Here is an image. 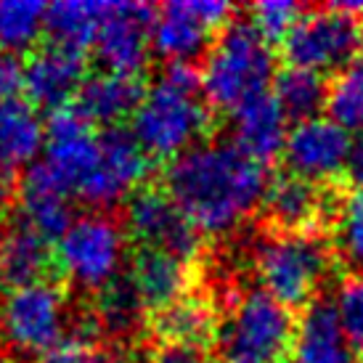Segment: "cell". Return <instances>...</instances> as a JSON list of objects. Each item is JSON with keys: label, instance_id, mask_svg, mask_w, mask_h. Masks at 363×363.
Here are the masks:
<instances>
[{"label": "cell", "instance_id": "cell-1", "mask_svg": "<svg viewBox=\"0 0 363 363\" xmlns=\"http://www.w3.org/2000/svg\"><path fill=\"white\" fill-rule=\"evenodd\" d=\"M271 175L236 143H202L167 164L164 189L202 233L233 231L265 199Z\"/></svg>", "mask_w": 363, "mask_h": 363}, {"label": "cell", "instance_id": "cell-2", "mask_svg": "<svg viewBox=\"0 0 363 363\" xmlns=\"http://www.w3.org/2000/svg\"><path fill=\"white\" fill-rule=\"evenodd\" d=\"M276 77L273 45L250 21L233 19L204 56L202 96L210 109H236L250 96L268 91Z\"/></svg>", "mask_w": 363, "mask_h": 363}, {"label": "cell", "instance_id": "cell-3", "mask_svg": "<svg viewBox=\"0 0 363 363\" xmlns=\"http://www.w3.org/2000/svg\"><path fill=\"white\" fill-rule=\"evenodd\" d=\"M332 265L329 242L313 233H276L260 239L255 250V268L262 289L284 308H308L315 300L323 276Z\"/></svg>", "mask_w": 363, "mask_h": 363}, {"label": "cell", "instance_id": "cell-4", "mask_svg": "<svg viewBox=\"0 0 363 363\" xmlns=\"http://www.w3.org/2000/svg\"><path fill=\"white\" fill-rule=\"evenodd\" d=\"M297 318L265 289H250L220 323V363H286L292 355Z\"/></svg>", "mask_w": 363, "mask_h": 363}, {"label": "cell", "instance_id": "cell-5", "mask_svg": "<svg viewBox=\"0 0 363 363\" xmlns=\"http://www.w3.org/2000/svg\"><path fill=\"white\" fill-rule=\"evenodd\" d=\"M210 125L212 114L207 101L157 80L130 120V130L152 160L172 162L189 152V146L202 138Z\"/></svg>", "mask_w": 363, "mask_h": 363}, {"label": "cell", "instance_id": "cell-6", "mask_svg": "<svg viewBox=\"0 0 363 363\" xmlns=\"http://www.w3.org/2000/svg\"><path fill=\"white\" fill-rule=\"evenodd\" d=\"M286 67L311 69L326 74L345 69L355 56L363 53V19L345 13L334 6H323L294 24L281 43Z\"/></svg>", "mask_w": 363, "mask_h": 363}, {"label": "cell", "instance_id": "cell-7", "mask_svg": "<svg viewBox=\"0 0 363 363\" xmlns=\"http://www.w3.org/2000/svg\"><path fill=\"white\" fill-rule=\"evenodd\" d=\"M125 233L133 247L164 250L194 262L202 252V231L175 204L164 186L143 183L128 196Z\"/></svg>", "mask_w": 363, "mask_h": 363}, {"label": "cell", "instance_id": "cell-8", "mask_svg": "<svg viewBox=\"0 0 363 363\" xmlns=\"http://www.w3.org/2000/svg\"><path fill=\"white\" fill-rule=\"evenodd\" d=\"M64 289L56 284H35L9 289L0 311V326L13 347L24 353H53L64 345L69 313L64 311Z\"/></svg>", "mask_w": 363, "mask_h": 363}, {"label": "cell", "instance_id": "cell-9", "mask_svg": "<svg viewBox=\"0 0 363 363\" xmlns=\"http://www.w3.org/2000/svg\"><path fill=\"white\" fill-rule=\"evenodd\" d=\"M236 13L231 3L223 0H178L160 6V16L152 32V45L162 59L191 61L207 56L212 38L231 24Z\"/></svg>", "mask_w": 363, "mask_h": 363}, {"label": "cell", "instance_id": "cell-10", "mask_svg": "<svg viewBox=\"0 0 363 363\" xmlns=\"http://www.w3.org/2000/svg\"><path fill=\"white\" fill-rule=\"evenodd\" d=\"M122 244L120 225L104 215H85L74 220L59 242L67 279H74L88 292H101L117 276Z\"/></svg>", "mask_w": 363, "mask_h": 363}, {"label": "cell", "instance_id": "cell-11", "mask_svg": "<svg viewBox=\"0 0 363 363\" xmlns=\"http://www.w3.org/2000/svg\"><path fill=\"white\" fill-rule=\"evenodd\" d=\"M99 164L91 178L82 183L77 194L93 207H109L141 189L146 175L152 172V157L143 152L130 128L117 125L99 133Z\"/></svg>", "mask_w": 363, "mask_h": 363}, {"label": "cell", "instance_id": "cell-12", "mask_svg": "<svg viewBox=\"0 0 363 363\" xmlns=\"http://www.w3.org/2000/svg\"><path fill=\"white\" fill-rule=\"evenodd\" d=\"M157 16L160 9L149 3H111L93 43L96 59L111 74L143 77Z\"/></svg>", "mask_w": 363, "mask_h": 363}, {"label": "cell", "instance_id": "cell-13", "mask_svg": "<svg viewBox=\"0 0 363 363\" xmlns=\"http://www.w3.org/2000/svg\"><path fill=\"white\" fill-rule=\"evenodd\" d=\"M88 72V53L38 43L24 59V96L38 111H59L69 106Z\"/></svg>", "mask_w": 363, "mask_h": 363}, {"label": "cell", "instance_id": "cell-14", "mask_svg": "<svg viewBox=\"0 0 363 363\" xmlns=\"http://www.w3.org/2000/svg\"><path fill=\"white\" fill-rule=\"evenodd\" d=\"M350 143L353 138L345 128H340L329 117H315L294 125L289 130L284 146V162L289 172L305 181H332L340 172H345Z\"/></svg>", "mask_w": 363, "mask_h": 363}, {"label": "cell", "instance_id": "cell-15", "mask_svg": "<svg viewBox=\"0 0 363 363\" xmlns=\"http://www.w3.org/2000/svg\"><path fill=\"white\" fill-rule=\"evenodd\" d=\"M67 273L61 265L59 247L45 242L27 223L13 220L0 231V284L6 289H21L35 284H61Z\"/></svg>", "mask_w": 363, "mask_h": 363}, {"label": "cell", "instance_id": "cell-16", "mask_svg": "<svg viewBox=\"0 0 363 363\" xmlns=\"http://www.w3.org/2000/svg\"><path fill=\"white\" fill-rule=\"evenodd\" d=\"M101 157L99 133L72 109L53 111L45 125V162L61 175V181L77 194L82 183L91 178Z\"/></svg>", "mask_w": 363, "mask_h": 363}, {"label": "cell", "instance_id": "cell-17", "mask_svg": "<svg viewBox=\"0 0 363 363\" xmlns=\"http://www.w3.org/2000/svg\"><path fill=\"white\" fill-rule=\"evenodd\" d=\"M146 80L143 77H128V74H91L85 77L80 91L72 99V109L80 114L93 128H117L125 120H133L146 99Z\"/></svg>", "mask_w": 363, "mask_h": 363}, {"label": "cell", "instance_id": "cell-18", "mask_svg": "<svg viewBox=\"0 0 363 363\" xmlns=\"http://www.w3.org/2000/svg\"><path fill=\"white\" fill-rule=\"evenodd\" d=\"M262 210L276 233H313L329 207L318 183L284 170L276 172L268 183Z\"/></svg>", "mask_w": 363, "mask_h": 363}, {"label": "cell", "instance_id": "cell-19", "mask_svg": "<svg viewBox=\"0 0 363 363\" xmlns=\"http://www.w3.org/2000/svg\"><path fill=\"white\" fill-rule=\"evenodd\" d=\"M286 122L289 117L284 114L273 91L250 96L247 101H242L231 111L233 143L255 162L271 164L284 154V146L289 138Z\"/></svg>", "mask_w": 363, "mask_h": 363}, {"label": "cell", "instance_id": "cell-20", "mask_svg": "<svg viewBox=\"0 0 363 363\" xmlns=\"http://www.w3.org/2000/svg\"><path fill=\"white\" fill-rule=\"evenodd\" d=\"M128 271L149 315L194 292V262L164 250L133 247Z\"/></svg>", "mask_w": 363, "mask_h": 363}, {"label": "cell", "instance_id": "cell-21", "mask_svg": "<svg viewBox=\"0 0 363 363\" xmlns=\"http://www.w3.org/2000/svg\"><path fill=\"white\" fill-rule=\"evenodd\" d=\"M292 363H355V353L345 340L334 303L315 297L297 318Z\"/></svg>", "mask_w": 363, "mask_h": 363}, {"label": "cell", "instance_id": "cell-22", "mask_svg": "<svg viewBox=\"0 0 363 363\" xmlns=\"http://www.w3.org/2000/svg\"><path fill=\"white\" fill-rule=\"evenodd\" d=\"M149 332L154 342H175L194 345V347H210L218 340L220 321L212 308V300L199 292H189L178 303L167 305L149 315Z\"/></svg>", "mask_w": 363, "mask_h": 363}, {"label": "cell", "instance_id": "cell-23", "mask_svg": "<svg viewBox=\"0 0 363 363\" xmlns=\"http://www.w3.org/2000/svg\"><path fill=\"white\" fill-rule=\"evenodd\" d=\"M45 128L27 99L0 104V175H19V167L40 152Z\"/></svg>", "mask_w": 363, "mask_h": 363}, {"label": "cell", "instance_id": "cell-24", "mask_svg": "<svg viewBox=\"0 0 363 363\" xmlns=\"http://www.w3.org/2000/svg\"><path fill=\"white\" fill-rule=\"evenodd\" d=\"M93 313L101 326V334L111 340H130L135 332H141L146 326V308L133 284L130 271L117 273L101 292H96Z\"/></svg>", "mask_w": 363, "mask_h": 363}, {"label": "cell", "instance_id": "cell-25", "mask_svg": "<svg viewBox=\"0 0 363 363\" xmlns=\"http://www.w3.org/2000/svg\"><path fill=\"white\" fill-rule=\"evenodd\" d=\"M111 3H53L45 9V35L48 43H56L61 48L88 53L96 43L99 27L106 19Z\"/></svg>", "mask_w": 363, "mask_h": 363}, {"label": "cell", "instance_id": "cell-26", "mask_svg": "<svg viewBox=\"0 0 363 363\" xmlns=\"http://www.w3.org/2000/svg\"><path fill=\"white\" fill-rule=\"evenodd\" d=\"M273 96L281 104L284 114L294 120V125L315 120L318 111L326 109L329 82L323 74L297 67H284L273 77Z\"/></svg>", "mask_w": 363, "mask_h": 363}, {"label": "cell", "instance_id": "cell-27", "mask_svg": "<svg viewBox=\"0 0 363 363\" xmlns=\"http://www.w3.org/2000/svg\"><path fill=\"white\" fill-rule=\"evenodd\" d=\"M326 114L347 133L363 130V53L329 80Z\"/></svg>", "mask_w": 363, "mask_h": 363}, {"label": "cell", "instance_id": "cell-28", "mask_svg": "<svg viewBox=\"0 0 363 363\" xmlns=\"http://www.w3.org/2000/svg\"><path fill=\"white\" fill-rule=\"evenodd\" d=\"M45 9L43 3H21L3 0L0 3V51L16 53L21 48H35L40 30H45Z\"/></svg>", "mask_w": 363, "mask_h": 363}, {"label": "cell", "instance_id": "cell-29", "mask_svg": "<svg viewBox=\"0 0 363 363\" xmlns=\"http://www.w3.org/2000/svg\"><path fill=\"white\" fill-rule=\"evenodd\" d=\"M16 207L21 210V220L27 223L32 231L40 233L45 242L59 244L72 228L69 202L64 196L19 191V204Z\"/></svg>", "mask_w": 363, "mask_h": 363}, {"label": "cell", "instance_id": "cell-30", "mask_svg": "<svg viewBox=\"0 0 363 363\" xmlns=\"http://www.w3.org/2000/svg\"><path fill=\"white\" fill-rule=\"evenodd\" d=\"M305 16V9L289 0H262L250 6V24L260 32L265 40L276 45L284 43L286 35L294 30V24Z\"/></svg>", "mask_w": 363, "mask_h": 363}, {"label": "cell", "instance_id": "cell-31", "mask_svg": "<svg viewBox=\"0 0 363 363\" xmlns=\"http://www.w3.org/2000/svg\"><path fill=\"white\" fill-rule=\"evenodd\" d=\"M337 252L355 276H363V189L353 191L337 220Z\"/></svg>", "mask_w": 363, "mask_h": 363}, {"label": "cell", "instance_id": "cell-32", "mask_svg": "<svg viewBox=\"0 0 363 363\" xmlns=\"http://www.w3.org/2000/svg\"><path fill=\"white\" fill-rule=\"evenodd\" d=\"M337 315H340V326L350 350L363 358V276H347L340 284V292L334 300Z\"/></svg>", "mask_w": 363, "mask_h": 363}, {"label": "cell", "instance_id": "cell-33", "mask_svg": "<svg viewBox=\"0 0 363 363\" xmlns=\"http://www.w3.org/2000/svg\"><path fill=\"white\" fill-rule=\"evenodd\" d=\"M143 363H212V358L204 347L175 345V342H154L149 347Z\"/></svg>", "mask_w": 363, "mask_h": 363}, {"label": "cell", "instance_id": "cell-34", "mask_svg": "<svg viewBox=\"0 0 363 363\" xmlns=\"http://www.w3.org/2000/svg\"><path fill=\"white\" fill-rule=\"evenodd\" d=\"M24 91V61L11 51H0V104L13 101Z\"/></svg>", "mask_w": 363, "mask_h": 363}, {"label": "cell", "instance_id": "cell-35", "mask_svg": "<svg viewBox=\"0 0 363 363\" xmlns=\"http://www.w3.org/2000/svg\"><path fill=\"white\" fill-rule=\"evenodd\" d=\"M40 363H114L101 347H82V345H61L59 350L43 355Z\"/></svg>", "mask_w": 363, "mask_h": 363}, {"label": "cell", "instance_id": "cell-36", "mask_svg": "<svg viewBox=\"0 0 363 363\" xmlns=\"http://www.w3.org/2000/svg\"><path fill=\"white\" fill-rule=\"evenodd\" d=\"M345 175L350 178V183L355 186V191L363 189V130L355 133L353 143H350V154H347Z\"/></svg>", "mask_w": 363, "mask_h": 363}, {"label": "cell", "instance_id": "cell-37", "mask_svg": "<svg viewBox=\"0 0 363 363\" xmlns=\"http://www.w3.org/2000/svg\"><path fill=\"white\" fill-rule=\"evenodd\" d=\"M0 289H3V284H0ZM0 311H3V303H0Z\"/></svg>", "mask_w": 363, "mask_h": 363}, {"label": "cell", "instance_id": "cell-38", "mask_svg": "<svg viewBox=\"0 0 363 363\" xmlns=\"http://www.w3.org/2000/svg\"><path fill=\"white\" fill-rule=\"evenodd\" d=\"M38 363H40V361H38Z\"/></svg>", "mask_w": 363, "mask_h": 363}]
</instances>
